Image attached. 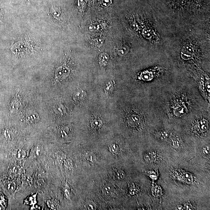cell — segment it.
Here are the masks:
<instances>
[{
    "instance_id": "6da1fadb",
    "label": "cell",
    "mask_w": 210,
    "mask_h": 210,
    "mask_svg": "<svg viewBox=\"0 0 210 210\" xmlns=\"http://www.w3.org/2000/svg\"><path fill=\"white\" fill-rule=\"evenodd\" d=\"M158 123L178 129L191 115L210 108L194 78L183 71L175 81L148 97Z\"/></svg>"
},
{
    "instance_id": "7a4b0ae2",
    "label": "cell",
    "mask_w": 210,
    "mask_h": 210,
    "mask_svg": "<svg viewBox=\"0 0 210 210\" xmlns=\"http://www.w3.org/2000/svg\"><path fill=\"white\" fill-rule=\"evenodd\" d=\"M210 108L198 111L189 118L178 129L187 141L206 142L210 139Z\"/></svg>"
},
{
    "instance_id": "3957f363",
    "label": "cell",
    "mask_w": 210,
    "mask_h": 210,
    "mask_svg": "<svg viewBox=\"0 0 210 210\" xmlns=\"http://www.w3.org/2000/svg\"><path fill=\"white\" fill-rule=\"evenodd\" d=\"M172 172L170 173L171 177L173 180L177 181L179 183L187 185H192L195 183L196 181V178L194 176L193 174L189 172L185 171L182 170H172Z\"/></svg>"
},
{
    "instance_id": "277c9868",
    "label": "cell",
    "mask_w": 210,
    "mask_h": 210,
    "mask_svg": "<svg viewBox=\"0 0 210 210\" xmlns=\"http://www.w3.org/2000/svg\"><path fill=\"white\" fill-rule=\"evenodd\" d=\"M158 154L154 151H149L146 153L144 157V159L147 162L149 163H156L159 158Z\"/></svg>"
},
{
    "instance_id": "5b68a950",
    "label": "cell",
    "mask_w": 210,
    "mask_h": 210,
    "mask_svg": "<svg viewBox=\"0 0 210 210\" xmlns=\"http://www.w3.org/2000/svg\"><path fill=\"white\" fill-rule=\"evenodd\" d=\"M69 73V69L66 67H61L57 69L56 72V77L58 79H63L68 76Z\"/></svg>"
},
{
    "instance_id": "8992f818",
    "label": "cell",
    "mask_w": 210,
    "mask_h": 210,
    "mask_svg": "<svg viewBox=\"0 0 210 210\" xmlns=\"http://www.w3.org/2000/svg\"><path fill=\"white\" fill-rule=\"evenodd\" d=\"M86 96V93L83 90H80L77 91L74 95V101L78 102L84 101Z\"/></svg>"
},
{
    "instance_id": "52a82bcc",
    "label": "cell",
    "mask_w": 210,
    "mask_h": 210,
    "mask_svg": "<svg viewBox=\"0 0 210 210\" xmlns=\"http://www.w3.org/2000/svg\"><path fill=\"white\" fill-rule=\"evenodd\" d=\"M26 118L27 120L32 123L37 122L39 120V116L34 111L29 112L27 114Z\"/></svg>"
},
{
    "instance_id": "ba28073f",
    "label": "cell",
    "mask_w": 210,
    "mask_h": 210,
    "mask_svg": "<svg viewBox=\"0 0 210 210\" xmlns=\"http://www.w3.org/2000/svg\"><path fill=\"white\" fill-rule=\"evenodd\" d=\"M50 12L54 18L57 20H60V19L62 13L60 9L55 6H52L50 9Z\"/></svg>"
},
{
    "instance_id": "9c48e42d",
    "label": "cell",
    "mask_w": 210,
    "mask_h": 210,
    "mask_svg": "<svg viewBox=\"0 0 210 210\" xmlns=\"http://www.w3.org/2000/svg\"><path fill=\"white\" fill-rule=\"evenodd\" d=\"M99 59L100 63L102 65H106L109 60V55L106 53H102L99 56Z\"/></svg>"
},
{
    "instance_id": "30bf717a",
    "label": "cell",
    "mask_w": 210,
    "mask_h": 210,
    "mask_svg": "<svg viewBox=\"0 0 210 210\" xmlns=\"http://www.w3.org/2000/svg\"><path fill=\"white\" fill-rule=\"evenodd\" d=\"M25 153L23 150L19 149L17 150L15 154V157L18 160H21L25 157Z\"/></svg>"
},
{
    "instance_id": "8fae6325",
    "label": "cell",
    "mask_w": 210,
    "mask_h": 210,
    "mask_svg": "<svg viewBox=\"0 0 210 210\" xmlns=\"http://www.w3.org/2000/svg\"><path fill=\"white\" fill-rule=\"evenodd\" d=\"M89 29L91 32H97L100 30V26L98 23H93L90 25Z\"/></svg>"
},
{
    "instance_id": "7c38bea8",
    "label": "cell",
    "mask_w": 210,
    "mask_h": 210,
    "mask_svg": "<svg viewBox=\"0 0 210 210\" xmlns=\"http://www.w3.org/2000/svg\"><path fill=\"white\" fill-rule=\"evenodd\" d=\"M92 125L93 128L98 129L102 126V122L101 120H94L92 122Z\"/></svg>"
},
{
    "instance_id": "4fadbf2b",
    "label": "cell",
    "mask_w": 210,
    "mask_h": 210,
    "mask_svg": "<svg viewBox=\"0 0 210 210\" xmlns=\"http://www.w3.org/2000/svg\"><path fill=\"white\" fill-rule=\"evenodd\" d=\"M6 205V200L5 197L2 194H0V209H4Z\"/></svg>"
},
{
    "instance_id": "5bb4252c",
    "label": "cell",
    "mask_w": 210,
    "mask_h": 210,
    "mask_svg": "<svg viewBox=\"0 0 210 210\" xmlns=\"http://www.w3.org/2000/svg\"><path fill=\"white\" fill-rule=\"evenodd\" d=\"M86 158L88 160L91 162H95L96 160V157L93 153L91 152H87L86 153Z\"/></svg>"
},
{
    "instance_id": "9a60e30c",
    "label": "cell",
    "mask_w": 210,
    "mask_h": 210,
    "mask_svg": "<svg viewBox=\"0 0 210 210\" xmlns=\"http://www.w3.org/2000/svg\"><path fill=\"white\" fill-rule=\"evenodd\" d=\"M128 49L125 47H121L118 50V54L119 56H123L126 55L128 52Z\"/></svg>"
},
{
    "instance_id": "2e32d148",
    "label": "cell",
    "mask_w": 210,
    "mask_h": 210,
    "mask_svg": "<svg viewBox=\"0 0 210 210\" xmlns=\"http://www.w3.org/2000/svg\"><path fill=\"white\" fill-rule=\"evenodd\" d=\"M113 88V83L109 81L106 83L105 85V90L106 92H112Z\"/></svg>"
},
{
    "instance_id": "e0dca14e",
    "label": "cell",
    "mask_w": 210,
    "mask_h": 210,
    "mask_svg": "<svg viewBox=\"0 0 210 210\" xmlns=\"http://www.w3.org/2000/svg\"><path fill=\"white\" fill-rule=\"evenodd\" d=\"M202 152L205 155H208L210 153L209 144L205 145L203 148Z\"/></svg>"
},
{
    "instance_id": "ac0fdd59",
    "label": "cell",
    "mask_w": 210,
    "mask_h": 210,
    "mask_svg": "<svg viewBox=\"0 0 210 210\" xmlns=\"http://www.w3.org/2000/svg\"><path fill=\"white\" fill-rule=\"evenodd\" d=\"M104 39L103 37H100L99 38H97L95 40L96 45L98 47H100L104 44Z\"/></svg>"
},
{
    "instance_id": "d6986e66",
    "label": "cell",
    "mask_w": 210,
    "mask_h": 210,
    "mask_svg": "<svg viewBox=\"0 0 210 210\" xmlns=\"http://www.w3.org/2000/svg\"><path fill=\"white\" fill-rule=\"evenodd\" d=\"M118 147L117 145H113L110 147L109 149L110 152L113 153H116L118 151Z\"/></svg>"
},
{
    "instance_id": "ffe728a7",
    "label": "cell",
    "mask_w": 210,
    "mask_h": 210,
    "mask_svg": "<svg viewBox=\"0 0 210 210\" xmlns=\"http://www.w3.org/2000/svg\"><path fill=\"white\" fill-rule=\"evenodd\" d=\"M183 207H184V210L194 209V207L190 203H185Z\"/></svg>"
},
{
    "instance_id": "44dd1931",
    "label": "cell",
    "mask_w": 210,
    "mask_h": 210,
    "mask_svg": "<svg viewBox=\"0 0 210 210\" xmlns=\"http://www.w3.org/2000/svg\"><path fill=\"white\" fill-rule=\"evenodd\" d=\"M116 174H117V177L119 179H121L125 177V173L122 170L119 171L117 172Z\"/></svg>"
},
{
    "instance_id": "7402d4cb",
    "label": "cell",
    "mask_w": 210,
    "mask_h": 210,
    "mask_svg": "<svg viewBox=\"0 0 210 210\" xmlns=\"http://www.w3.org/2000/svg\"><path fill=\"white\" fill-rule=\"evenodd\" d=\"M102 3L103 5L106 7L109 6L111 4V0H102Z\"/></svg>"
},
{
    "instance_id": "603a6c76",
    "label": "cell",
    "mask_w": 210,
    "mask_h": 210,
    "mask_svg": "<svg viewBox=\"0 0 210 210\" xmlns=\"http://www.w3.org/2000/svg\"><path fill=\"white\" fill-rule=\"evenodd\" d=\"M71 163H72V162H71V161H70V160H69H69H67L65 162V165L67 167H71V165H72Z\"/></svg>"
}]
</instances>
